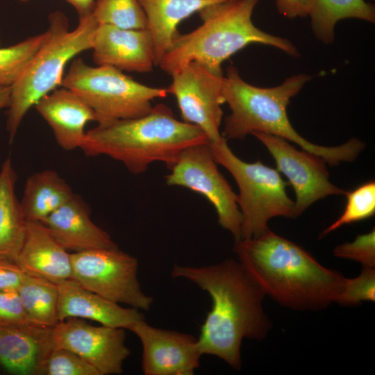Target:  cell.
<instances>
[{"instance_id": "cell-15", "label": "cell", "mask_w": 375, "mask_h": 375, "mask_svg": "<svg viewBox=\"0 0 375 375\" xmlns=\"http://www.w3.org/2000/svg\"><path fill=\"white\" fill-rule=\"evenodd\" d=\"M92 49L97 65L140 73L149 72L155 66L153 41L147 28L124 29L98 24Z\"/></svg>"}, {"instance_id": "cell-23", "label": "cell", "mask_w": 375, "mask_h": 375, "mask_svg": "<svg viewBox=\"0 0 375 375\" xmlns=\"http://www.w3.org/2000/svg\"><path fill=\"white\" fill-rule=\"evenodd\" d=\"M74 194L58 172L46 169L27 178L20 205L26 222H42Z\"/></svg>"}, {"instance_id": "cell-29", "label": "cell", "mask_w": 375, "mask_h": 375, "mask_svg": "<svg viewBox=\"0 0 375 375\" xmlns=\"http://www.w3.org/2000/svg\"><path fill=\"white\" fill-rule=\"evenodd\" d=\"M40 375H99L98 371L76 353L53 348L42 365Z\"/></svg>"}, {"instance_id": "cell-13", "label": "cell", "mask_w": 375, "mask_h": 375, "mask_svg": "<svg viewBox=\"0 0 375 375\" xmlns=\"http://www.w3.org/2000/svg\"><path fill=\"white\" fill-rule=\"evenodd\" d=\"M124 329L93 326L78 318L58 322L51 328L53 348L70 350L92 365L99 375L120 374L131 351Z\"/></svg>"}, {"instance_id": "cell-32", "label": "cell", "mask_w": 375, "mask_h": 375, "mask_svg": "<svg viewBox=\"0 0 375 375\" xmlns=\"http://www.w3.org/2000/svg\"><path fill=\"white\" fill-rule=\"evenodd\" d=\"M32 324L29 322L17 289L0 290V326Z\"/></svg>"}, {"instance_id": "cell-25", "label": "cell", "mask_w": 375, "mask_h": 375, "mask_svg": "<svg viewBox=\"0 0 375 375\" xmlns=\"http://www.w3.org/2000/svg\"><path fill=\"white\" fill-rule=\"evenodd\" d=\"M17 291L31 323L50 328L58 323L56 283L26 274Z\"/></svg>"}, {"instance_id": "cell-38", "label": "cell", "mask_w": 375, "mask_h": 375, "mask_svg": "<svg viewBox=\"0 0 375 375\" xmlns=\"http://www.w3.org/2000/svg\"><path fill=\"white\" fill-rule=\"evenodd\" d=\"M0 44H1V41H0Z\"/></svg>"}, {"instance_id": "cell-37", "label": "cell", "mask_w": 375, "mask_h": 375, "mask_svg": "<svg viewBox=\"0 0 375 375\" xmlns=\"http://www.w3.org/2000/svg\"><path fill=\"white\" fill-rule=\"evenodd\" d=\"M21 1H28V0H19Z\"/></svg>"}, {"instance_id": "cell-35", "label": "cell", "mask_w": 375, "mask_h": 375, "mask_svg": "<svg viewBox=\"0 0 375 375\" xmlns=\"http://www.w3.org/2000/svg\"><path fill=\"white\" fill-rule=\"evenodd\" d=\"M72 4L78 13L79 17L92 13L94 0H67Z\"/></svg>"}, {"instance_id": "cell-2", "label": "cell", "mask_w": 375, "mask_h": 375, "mask_svg": "<svg viewBox=\"0 0 375 375\" xmlns=\"http://www.w3.org/2000/svg\"><path fill=\"white\" fill-rule=\"evenodd\" d=\"M233 251L265 296L281 306L316 311L340 297L345 277L270 229L256 238L235 240Z\"/></svg>"}, {"instance_id": "cell-31", "label": "cell", "mask_w": 375, "mask_h": 375, "mask_svg": "<svg viewBox=\"0 0 375 375\" xmlns=\"http://www.w3.org/2000/svg\"><path fill=\"white\" fill-rule=\"evenodd\" d=\"M333 253L335 257L358 262L362 267H375V228L358 235L353 242L338 245Z\"/></svg>"}, {"instance_id": "cell-8", "label": "cell", "mask_w": 375, "mask_h": 375, "mask_svg": "<svg viewBox=\"0 0 375 375\" xmlns=\"http://www.w3.org/2000/svg\"><path fill=\"white\" fill-rule=\"evenodd\" d=\"M61 85L88 103L98 124L143 116L153 99L168 94L167 88L145 85L111 66L91 67L81 58L72 62Z\"/></svg>"}, {"instance_id": "cell-3", "label": "cell", "mask_w": 375, "mask_h": 375, "mask_svg": "<svg viewBox=\"0 0 375 375\" xmlns=\"http://www.w3.org/2000/svg\"><path fill=\"white\" fill-rule=\"evenodd\" d=\"M312 76L292 75L275 87L260 88L244 81L234 66L224 76L222 97L231 113L224 119L222 136L226 140L244 139L247 135L261 132L296 143L305 151L322 158L330 166L355 160L365 144L353 138L336 147L312 143L301 136L291 124L287 108Z\"/></svg>"}, {"instance_id": "cell-21", "label": "cell", "mask_w": 375, "mask_h": 375, "mask_svg": "<svg viewBox=\"0 0 375 375\" xmlns=\"http://www.w3.org/2000/svg\"><path fill=\"white\" fill-rule=\"evenodd\" d=\"M146 17L147 29L151 34L154 65L162 57L179 34V23L203 8L227 0H138Z\"/></svg>"}, {"instance_id": "cell-22", "label": "cell", "mask_w": 375, "mask_h": 375, "mask_svg": "<svg viewBox=\"0 0 375 375\" xmlns=\"http://www.w3.org/2000/svg\"><path fill=\"white\" fill-rule=\"evenodd\" d=\"M17 178L8 158L0 169V258L14 262L22 245L26 226L15 194Z\"/></svg>"}, {"instance_id": "cell-4", "label": "cell", "mask_w": 375, "mask_h": 375, "mask_svg": "<svg viewBox=\"0 0 375 375\" xmlns=\"http://www.w3.org/2000/svg\"><path fill=\"white\" fill-rule=\"evenodd\" d=\"M208 143L199 127L178 120L158 103L143 116L98 124L86 132L80 149L88 156H109L139 174L157 161L170 169L185 148Z\"/></svg>"}, {"instance_id": "cell-7", "label": "cell", "mask_w": 375, "mask_h": 375, "mask_svg": "<svg viewBox=\"0 0 375 375\" xmlns=\"http://www.w3.org/2000/svg\"><path fill=\"white\" fill-rule=\"evenodd\" d=\"M217 164L234 178L238 188V204L242 215L241 238H256L267 231L276 217L295 218L294 201L287 194V183L281 173L261 161L247 162L230 149L222 137L208 144Z\"/></svg>"}, {"instance_id": "cell-1", "label": "cell", "mask_w": 375, "mask_h": 375, "mask_svg": "<svg viewBox=\"0 0 375 375\" xmlns=\"http://www.w3.org/2000/svg\"><path fill=\"white\" fill-rule=\"evenodd\" d=\"M171 276L191 281L212 299V308L197 338L201 354L217 356L240 369L242 340H262L272 328L262 306L263 291L233 259L201 267L175 264Z\"/></svg>"}, {"instance_id": "cell-17", "label": "cell", "mask_w": 375, "mask_h": 375, "mask_svg": "<svg viewBox=\"0 0 375 375\" xmlns=\"http://www.w3.org/2000/svg\"><path fill=\"white\" fill-rule=\"evenodd\" d=\"M34 107L51 127L58 145L66 151L80 149L86 134L85 125L97 122L88 103L64 87L42 97Z\"/></svg>"}, {"instance_id": "cell-28", "label": "cell", "mask_w": 375, "mask_h": 375, "mask_svg": "<svg viewBox=\"0 0 375 375\" xmlns=\"http://www.w3.org/2000/svg\"><path fill=\"white\" fill-rule=\"evenodd\" d=\"M347 203L341 215L326 228L319 238L337 230L341 226L369 219L375 214V182H365L353 190L347 192Z\"/></svg>"}, {"instance_id": "cell-14", "label": "cell", "mask_w": 375, "mask_h": 375, "mask_svg": "<svg viewBox=\"0 0 375 375\" xmlns=\"http://www.w3.org/2000/svg\"><path fill=\"white\" fill-rule=\"evenodd\" d=\"M128 330L141 342L144 374L192 375L199 367L202 354L194 336L153 327L144 319L133 323Z\"/></svg>"}, {"instance_id": "cell-6", "label": "cell", "mask_w": 375, "mask_h": 375, "mask_svg": "<svg viewBox=\"0 0 375 375\" xmlns=\"http://www.w3.org/2000/svg\"><path fill=\"white\" fill-rule=\"evenodd\" d=\"M49 35L19 79L11 86L6 129L11 143L31 108L62 84L68 62L92 49L98 23L92 13L79 17L76 28L69 31L68 20L60 11L49 17Z\"/></svg>"}, {"instance_id": "cell-34", "label": "cell", "mask_w": 375, "mask_h": 375, "mask_svg": "<svg viewBox=\"0 0 375 375\" xmlns=\"http://www.w3.org/2000/svg\"><path fill=\"white\" fill-rule=\"evenodd\" d=\"M312 0H276L278 12L292 19L308 16Z\"/></svg>"}, {"instance_id": "cell-5", "label": "cell", "mask_w": 375, "mask_h": 375, "mask_svg": "<svg viewBox=\"0 0 375 375\" xmlns=\"http://www.w3.org/2000/svg\"><path fill=\"white\" fill-rule=\"evenodd\" d=\"M258 2L227 0L203 8L198 12L202 24L188 33L178 34L158 66L171 75L194 61L223 74V62L253 43L274 47L292 57L299 56L290 40L267 33L253 24L252 15Z\"/></svg>"}, {"instance_id": "cell-36", "label": "cell", "mask_w": 375, "mask_h": 375, "mask_svg": "<svg viewBox=\"0 0 375 375\" xmlns=\"http://www.w3.org/2000/svg\"><path fill=\"white\" fill-rule=\"evenodd\" d=\"M11 86L0 84V110L8 108L10 103Z\"/></svg>"}, {"instance_id": "cell-16", "label": "cell", "mask_w": 375, "mask_h": 375, "mask_svg": "<svg viewBox=\"0 0 375 375\" xmlns=\"http://www.w3.org/2000/svg\"><path fill=\"white\" fill-rule=\"evenodd\" d=\"M58 290V318H83L101 325L128 329L144 319L140 310L124 308L68 278L56 283Z\"/></svg>"}, {"instance_id": "cell-9", "label": "cell", "mask_w": 375, "mask_h": 375, "mask_svg": "<svg viewBox=\"0 0 375 375\" xmlns=\"http://www.w3.org/2000/svg\"><path fill=\"white\" fill-rule=\"evenodd\" d=\"M72 277L85 288L117 303L147 311L153 298L141 289L138 261L115 249L72 253Z\"/></svg>"}, {"instance_id": "cell-12", "label": "cell", "mask_w": 375, "mask_h": 375, "mask_svg": "<svg viewBox=\"0 0 375 375\" xmlns=\"http://www.w3.org/2000/svg\"><path fill=\"white\" fill-rule=\"evenodd\" d=\"M269 151L276 165L292 187L296 197V217L315 201L331 195H342L345 191L329 180L326 162L321 157L298 150L287 140L273 135L253 133Z\"/></svg>"}, {"instance_id": "cell-10", "label": "cell", "mask_w": 375, "mask_h": 375, "mask_svg": "<svg viewBox=\"0 0 375 375\" xmlns=\"http://www.w3.org/2000/svg\"><path fill=\"white\" fill-rule=\"evenodd\" d=\"M169 169L165 177L167 185L182 186L204 196L214 206L219 224L235 240L241 238L242 215L238 194L219 172L208 144L185 148Z\"/></svg>"}, {"instance_id": "cell-24", "label": "cell", "mask_w": 375, "mask_h": 375, "mask_svg": "<svg viewBox=\"0 0 375 375\" xmlns=\"http://www.w3.org/2000/svg\"><path fill=\"white\" fill-rule=\"evenodd\" d=\"M315 37L324 44L334 42L338 22L349 18L375 22L374 5L365 0H312L309 15Z\"/></svg>"}, {"instance_id": "cell-27", "label": "cell", "mask_w": 375, "mask_h": 375, "mask_svg": "<svg viewBox=\"0 0 375 375\" xmlns=\"http://www.w3.org/2000/svg\"><path fill=\"white\" fill-rule=\"evenodd\" d=\"M92 15L98 24L124 29L147 28V17L138 0H97Z\"/></svg>"}, {"instance_id": "cell-11", "label": "cell", "mask_w": 375, "mask_h": 375, "mask_svg": "<svg viewBox=\"0 0 375 375\" xmlns=\"http://www.w3.org/2000/svg\"><path fill=\"white\" fill-rule=\"evenodd\" d=\"M171 76L167 92L175 97L183 121L199 127L209 143L219 140L222 137L224 75L192 61Z\"/></svg>"}, {"instance_id": "cell-30", "label": "cell", "mask_w": 375, "mask_h": 375, "mask_svg": "<svg viewBox=\"0 0 375 375\" xmlns=\"http://www.w3.org/2000/svg\"><path fill=\"white\" fill-rule=\"evenodd\" d=\"M375 301V267H362L356 277L345 278L337 303L345 306H358Z\"/></svg>"}, {"instance_id": "cell-18", "label": "cell", "mask_w": 375, "mask_h": 375, "mask_svg": "<svg viewBox=\"0 0 375 375\" xmlns=\"http://www.w3.org/2000/svg\"><path fill=\"white\" fill-rule=\"evenodd\" d=\"M41 222L68 251L118 248L109 234L92 221L89 208L75 194Z\"/></svg>"}, {"instance_id": "cell-20", "label": "cell", "mask_w": 375, "mask_h": 375, "mask_svg": "<svg viewBox=\"0 0 375 375\" xmlns=\"http://www.w3.org/2000/svg\"><path fill=\"white\" fill-rule=\"evenodd\" d=\"M15 262L26 274L55 283L72 277L71 253L41 222H26Z\"/></svg>"}, {"instance_id": "cell-19", "label": "cell", "mask_w": 375, "mask_h": 375, "mask_svg": "<svg viewBox=\"0 0 375 375\" xmlns=\"http://www.w3.org/2000/svg\"><path fill=\"white\" fill-rule=\"evenodd\" d=\"M51 328L33 324L0 326V365L14 374H38L53 349Z\"/></svg>"}, {"instance_id": "cell-33", "label": "cell", "mask_w": 375, "mask_h": 375, "mask_svg": "<svg viewBox=\"0 0 375 375\" xmlns=\"http://www.w3.org/2000/svg\"><path fill=\"white\" fill-rule=\"evenodd\" d=\"M25 275L26 273L15 262L0 258V290L17 289Z\"/></svg>"}, {"instance_id": "cell-26", "label": "cell", "mask_w": 375, "mask_h": 375, "mask_svg": "<svg viewBox=\"0 0 375 375\" xmlns=\"http://www.w3.org/2000/svg\"><path fill=\"white\" fill-rule=\"evenodd\" d=\"M49 35L47 29L16 44L0 48L1 85L12 86L19 79Z\"/></svg>"}]
</instances>
